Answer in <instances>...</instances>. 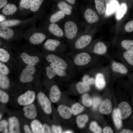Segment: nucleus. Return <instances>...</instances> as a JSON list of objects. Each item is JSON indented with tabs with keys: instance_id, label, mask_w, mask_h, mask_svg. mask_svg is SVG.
<instances>
[{
	"instance_id": "obj_19",
	"label": "nucleus",
	"mask_w": 133,
	"mask_h": 133,
	"mask_svg": "<svg viewBox=\"0 0 133 133\" xmlns=\"http://www.w3.org/2000/svg\"><path fill=\"white\" fill-rule=\"evenodd\" d=\"M20 57L23 61L28 65L34 66L39 61V58L37 56H31L25 52L21 53Z\"/></svg>"
},
{
	"instance_id": "obj_51",
	"label": "nucleus",
	"mask_w": 133,
	"mask_h": 133,
	"mask_svg": "<svg viewBox=\"0 0 133 133\" xmlns=\"http://www.w3.org/2000/svg\"><path fill=\"white\" fill-rule=\"evenodd\" d=\"M8 125L7 122L5 120H2L0 122V131H2L3 129L7 128Z\"/></svg>"
},
{
	"instance_id": "obj_31",
	"label": "nucleus",
	"mask_w": 133,
	"mask_h": 133,
	"mask_svg": "<svg viewBox=\"0 0 133 133\" xmlns=\"http://www.w3.org/2000/svg\"><path fill=\"white\" fill-rule=\"evenodd\" d=\"M127 9V6L126 3H122L117 10L116 17L117 20H119L122 18L126 14Z\"/></svg>"
},
{
	"instance_id": "obj_45",
	"label": "nucleus",
	"mask_w": 133,
	"mask_h": 133,
	"mask_svg": "<svg viewBox=\"0 0 133 133\" xmlns=\"http://www.w3.org/2000/svg\"><path fill=\"white\" fill-rule=\"evenodd\" d=\"M9 99V96L4 91L0 90V101L3 103H6L8 101Z\"/></svg>"
},
{
	"instance_id": "obj_3",
	"label": "nucleus",
	"mask_w": 133,
	"mask_h": 133,
	"mask_svg": "<svg viewBox=\"0 0 133 133\" xmlns=\"http://www.w3.org/2000/svg\"><path fill=\"white\" fill-rule=\"evenodd\" d=\"M43 17L38 16L33 17L25 19L19 18H6L0 22V27L5 26L11 27L24 28L36 23L41 20Z\"/></svg>"
},
{
	"instance_id": "obj_52",
	"label": "nucleus",
	"mask_w": 133,
	"mask_h": 133,
	"mask_svg": "<svg viewBox=\"0 0 133 133\" xmlns=\"http://www.w3.org/2000/svg\"><path fill=\"white\" fill-rule=\"evenodd\" d=\"M11 1H13L12 0H0V10Z\"/></svg>"
},
{
	"instance_id": "obj_28",
	"label": "nucleus",
	"mask_w": 133,
	"mask_h": 133,
	"mask_svg": "<svg viewBox=\"0 0 133 133\" xmlns=\"http://www.w3.org/2000/svg\"><path fill=\"white\" fill-rule=\"evenodd\" d=\"M95 85L98 89L103 88L106 85L104 76L103 74L98 73L96 75L95 81Z\"/></svg>"
},
{
	"instance_id": "obj_13",
	"label": "nucleus",
	"mask_w": 133,
	"mask_h": 133,
	"mask_svg": "<svg viewBox=\"0 0 133 133\" xmlns=\"http://www.w3.org/2000/svg\"><path fill=\"white\" fill-rule=\"evenodd\" d=\"M132 112V108L127 102L123 101L118 105L117 112L119 117L121 119L128 118L131 115Z\"/></svg>"
},
{
	"instance_id": "obj_12",
	"label": "nucleus",
	"mask_w": 133,
	"mask_h": 133,
	"mask_svg": "<svg viewBox=\"0 0 133 133\" xmlns=\"http://www.w3.org/2000/svg\"><path fill=\"white\" fill-rule=\"evenodd\" d=\"M38 101L43 110L46 114H49L52 112L50 102L46 95L41 92L39 93L37 95Z\"/></svg>"
},
{
	"instance_id": "obj_63",
	"label": "nucleus",
	"mask_w": 133,
	"mask_h": 133,
	"mask_svg": "<svg viewBox=\"0 0 133 133\" xmlns=\"http://www.w3.org/2000/svg\"><path fill=\"white\" fill-rule=\"evenodd\" d=\"M14 0L15 1H16V0Z\"/></svg>"
},
{
	"instance_id": "obj_55",
	"label": "nucleus",
	"mask_w": 133,
	"mask_h": 133,
	"mask_svg": "<svg viewBox=\"0 0 133 133\" xmlns=\"http://www.w3.org/2000/svg\"><path fill=\"white\" fill-rule=\"evenodd\" d=\"M103 132L104 133H112L113 132L112 129L109 127H104L103 130Z\"/></svg>"
},
{
	"instance_id": "obj_18",
	"label": "nucleus",
	"mask_w": 133,
	"mask_h": 133,
	"mask_svg": "<svg viewBox=\"0 0 133 133\" xmlns=\"http://www.w3.org/2000/svg\"><path fill=\"white\" fill-rule=\"evenodd\" d=\"M91 60V57L89 54L83 52L76 55L74 59V62L78 66H83L88 64Z\"/></svg>"
},
{
	"instance_id": "obj_26",
	"label": "nucleus",
	"mask_w": 133,
	"mask_h": 133,
	"mask_svg": "<svg viewBox=\"0 0 133 133\" xmlns=\"http://www.w3.org/2000/svg\"><path fill=\"white\" fill-rule=\"evenodd\" d=\"M120 6L116 0H113L106 7V15L108 16L112 14L118 10Z\"/></svg>"
},
{
	"instance_id": "obj_6",
	"label": "nucleus",
	"mask_w": 133,
	"mask_h": 133,
	"mask_svg": "<svg viewBox=\"0 0 133 133\" xmlns=\"http://www.w3.org/2000/svg\"><path fill=\"white\" fill-rule=\"evenodd\" d=\"M0 10V14L5 16L6 18H18L23 17L16 3L11 1Z\"/></svg>"
},
{
	"instance_id": "obj_15",
	"label": "nucleus",
	"mask_w": 133,
	"mask_h": 133,
	"mask_svg": "<svg viewBox=\"0 0 133 133\" xmlns=\"http://www.w3.org/2000/svg\"><path fill=\"white\" fill-rule=\"evenodd\" d=\"M83 15L85 21L90 24L96 23L99 20V17L97 13L90 8L86 9L84 11Z\"/></svg>"
},
{
	"instance_id": "obj_58",
	"label": "nucleus",
	"mask_w": 133,
	"mask_h": 133,
	"mask_svg": "<svg viewBox=\"0 0 133 133\" xmlns=\"http://www.w3.org/2000/svg\"><path fill=\"white\" fill-rule=\"evenodd\" d=\"M113 0H104V2L106 7Z\"/></svg>"
},
{
	"instance_id": "obj_47",
	"label": "nucleus",
	"mask_w": 133,
	"mask_h": 133,
	"mask_svg": "<svg viewBox=\"0 0 133 133\" xmlns=\"http://www.w3.org/2000/svg\"><path fill=\"white\" fill-rule=\"evenodd\" d=\"M0 73L5 75L8 74L10 72L8 67L2 62H0Z\"/></svg>"
},
{
	"instance_id": "obj_8",
	"label": "nucleus",
	"mask_w": 133,
	"mask_h": 133,
	"mask_svg": "<svg viewBox=\"0 0 133 133\" xmlns=\"http://www.w3.org/2000/svg\"><path fill=\"white\" fill-rule=\"evenodd\" d=\"M42 28L49 34L54 36L62 37L65 36L63 30L57 23H50L44 22Z\"/></svg>"
},
{
	"instance_id": "obj_7",
	"label": "nucleus",
	"mask_w": 133,
	"mask_h": 133,
	"mask_svg": "<svg viewBox=\"0 0 133 133\" xmlns=\"http://www.w3.org/2000/svg\"><path fill=\"white\" fill-rule=\"evenodd\" d=\"M23 31L17 28L8 27H0V37L3 39L9 40L16 36L23 34Z\"/></svg>"
},
{
	"instance_id": "obj_17",
	"label": "nucleus",
	"mask_w": 133,
	"mask_h": 133,
	"mask_svg": "<svg viewBox=\"0 0 133 133\" xmlns=\"http://www.w3.org/2000/svg\"><path fill=\"white\" fill-rule=\"evenodd\" d=\"M46 59L48 62L53 63L61 68L65 70L67 66L65 61L62 58L53 54H50L47 55Z\"/></svg>"
},
{
	"instance_id": "obj_49",
	"label": "nucleus",
	"mask_w": 133,
	"mask_h": 133,
	"mask_svg": "<svg viewBox=\"0 0 133 133\" xmlns=\"http://www.w3.org/2000/svg\"><path fill=\"white\" fill-rule=\"evenodd\" d=\"M101 101V99L98 97H96L94 98L93 101V107L94 109H96L100 103Z\"/></svg>"
},
{
	"instance_id": "obj_34",
	"label": "nucleus",
	"mask_w": 133,
	"mask_h": 133,
	"mask_svg": "<svg viewBox=\"0 0 133 133\" xmlns=\"http://www.w3.org/2000/svg\"><path fill=\"white\" fill-rule=\"evenodd\" d=\"M88 118L86 115H81L78 116L76 118V123L78 126L80 128H83L86 123L88 121Z\"/></svg>"
},
{
	"instance_id": "obj_37",
	"label": "nucleus",
	"mask_w": 133,
	"mask_h": 133,
	"mask_svg": "<svg viewBox=\"0 0 133 133\" xmlns=\"http://www.w3.org/2000/svg\"><path fill=\"white\" fill-rule=\"evenodd\" d=\"M77 89L79 93H82L89 91L90 89L89 85L83 82H80L76 85Z\"/></svg>"
},
{
	"instance_id": "obj_59",
	"label": "nucleus",
	"mask_w": 133,
	"mask_h": 133,
	"mask_svg": "<svg viewBox=\"0 0 133 133\" xmlns=\"http://www.w3.org/2000/svg\"><path fill=\"white\" fill-rule=\"evenodd\" d=\"M3 132L4 133H8L7 129L6 128L4 129L3 131Z\"/></svg>"
},
{
	"instance_id": "obj_40",
	"label": "nucleus",
	"mask_w": 133,
	"mask_h": 133,
	"mask_svg": "<svg viewBox=\"0 0 133 133\" xmlns=\"http://www.w3.org/2000/svg\"><path fill=\"white\" fill-rule=\"evenodd\" d=\"M123 55L127 62L133 66V51L127 50L124 53Z\"/></svg>"
},
{
	"instance_id": "obj_38",
	"label": "nucleus",
	"mask_w": 133,
	"mask_h": 133,
	"mask_svg": "<svg viewBox=\"0 0 133 133\" xmlns=\"http://www.w3.org/2000/svg\"><path fill=\"white\" fill-rule=\"evenodd\" d=\"M121 46L127 51H133V40H124L121 44Z\"/></svg>"
},
{
	"instance_id": "obj_50",
	"label": "nucleus",
	"mask_w": 133,
	"mask_h": 133,
	"mask_svg": "<svg viewBox=\"0 0 133 133\" xmlns=\"http://www.w3.org/2000/svg\"><path fill=\"white\" fill-rule=\"evenodd\" d=\"M52 130L53 133H60L62 132V129L59 126L53 125L52 126Z\"/></svg>"
},
{
	"instance_id": "obj_36",
	"label": "nucleus",
	"mask_w": 133,
	"mask_h": 133,
	"mask_svg": "<svg viewBox=\"0 0 133 133\" xmlns=\"http://www.w3.org/2000/svg\"><path fill=\"white\" fill-rule=\"evenodd\" d=\"M10 55L5 49L0 48V60L2 62L5 63L9 60Z\"/></svg>"
},
{
	"instance_id": "obj_61",
	"label": "nucleus",
	"mask_w": 133,
	"mask_h": 133,
	"mask_svg": "<svg viewBox=\"0 0 133 133\" xmlns=\"http://www.w3.org/2000/svg\"><path fill=\"white\" fill-rule=\"evenodd\" d=\"M2 115L1 114H0V119L2 117Z\"/></svg>"
},
{
	"instance_id": "obj_53",
	"label": "nucleus",
	"mask_w": 133,
	"mask_h": 133,
	"mask_svg": "<svg viewBox=\"0 0 133 133\" xmlns=\"http://www.w3.org/2000/svg\"><path fill=\"white\" fill-rule=\"evenodd\" d=\"M51 132L49 126L45 124L43 125L42 133H51Z\"/></svg>"
},
{
	"instance_id": "obj_32",
	"label": "nucleus",
	"mask_w": 133,
	"mask_h": 133,
	"mask_svg": "<svg viewBox=\"0 0 133 133\" xmlns=\"http://www.w3.org/2000/svg\"><path fill=\"white\" fill-rule=\"evenodd\" d=\"M95 7L98 14H103L105 10L104 0H94Z\"/></svg>"
},
{
	"instance_id": "obj_14",
	"label": "nucleus",
	"mask_w": 133,
	"mask_h": 133,
	"mask_svg": "<svg viewBox=\"0 0 133 133\" xmlns=\"http://www.w3.org/2000/svg\"><path fill=\"white\" fill-rule=\"evenodd\" d=\"M92 39V36L90 34H82L75 41L74 44V46L77 49H83L90 43Z\"/></svg>"
},
{
	"instance_id": "obj_4",
	"label": "nucleus",
	"mask_w": 133,
	"mask_h": 133,
	"mask_svg": "<svg viewBox=\"0 0 133 133\" xmlns=\"http://www.w3.org/2000/svg\"><path fill=\"white\" fill-rule=\"evenodd\" d=\"M52 0H33L30 8L33 16L43 17L48 9L52 6Z\"/></svg>"
},
{
	"instance_id": "obj_44",
	"label": "nucleus",
	"mask_w": 133,
	"mask_h": 133,
	"mask_svg": "<svg viewBox=\"0 0 133 133\" xmlns=\"http://www.w3.org/2000/svg\"><path fill=\"white\" fill-rule=\"evenodd\" d=\"M46 74L49 79L54 78L57 73L54 69L50 66H47L46 67Z\"/></svg>"
},
{
	"instance_id": "obj_27",
	"label": "nucleus",
	"mask_w": 133,
	"mask_h": 133,
	"mask_svg": "<svg viewBox=\"0 0 133 133\" xmlns=\"http://www.w3.org/2000/svg\"><path fill=\"white\" fill-rule=\"evenodd\" d=\"M112 70L115 72L122 74H126L128 70L126 66L122 64L115 62H113L112 64Z\"/></svg>"
},
{
	"instance_id": "obj_16",
	"label": "nucleus",
	"mask_w": 133,
	"mask_h": 133,
	"mask_svg": "<svg viewBox=\"0 0 133 133\" xmlns=\"http://www.w3.org/2000/svg\"><path fill=\"white\" fill-rule=\"evenodd\" d=\"M33 0H17L16 3L23 17L31 13L30 8Z\"/></svg>"
},
{
	"instance_id": "obj_11",
	"label": "nucleus",
	"mask_w": 133,
	"mask_h": 133,
	"mask_svg": "<svg viewBox=\"0 0 133 133\" xmlns=\"http://www.w3.org/2000/svg\"><path fill=\"white\" fill-rule=\"evenodd\" d=\"M35 96L34 91L28 90L18 97L17 101L20 105L25 106L32 103L35 100Z\"/></svg>"
},
{
	"instance_id": "obj_29",
	"label": "nucleus",
	"mask_w": 133,
	"mask_h": 133,
	"mask_svg": "<svg viewBox=\"0 0 133 133\" xmlns=\"http://www.w3.org/2000/svg\"><path fill=\"white\" fill-rule=\"evenodd\" d=\"M107 51V47L105 45L103 42H99L95 45L93 51L95 53L102 55L105 53Z\"/></svg>"
},
{
	"instance_id": "obj_1",
	"label": "nucleus",
	"mask_w": 133,
	"mask_h": 133,
	"mask_svg": "<svg viewBox=\"0 0 133 133\" xmlns=\"http://www.w3.org/2000/svg\"><path fill=\"white\" fill-rule=\"evenodd\" d=\"M35 23L33 24L24 33L23 35L27 37L29 42L33 45L42 43L46 39L48 34L43 28H38Z\"/></svg>"
},
{
	"instance_id": "obj_62",
	"label": "nucleus",
	"mask_w": 133,
	"mask_h": 133,
	"mask_svg": "<svg viewBox=\"0 0 133 133\" xmlns=\"http://www.w3.org/2000/svg\"><path fill=\"white\" fill-rule=\"evenodd\" d=\"M17 0H16V2H17Z\"/></svg>"
},
{
	"instance_id": "obj_56",
	"label": "nucleus",
	"mask_w": 133,
	"mask_h": 133,
	"mask_svg": "<svg viewBox=\"0 0 133 133\" xmlns=\"http://www.w3.org/2000/svg\"><path fill=\"white\" fill-rule=\"evenodd\" d=\"M24 130L25 133H32L29 126L27 125H25L24 127Z\"/></svg>"
},
{
	"instance_id": "obj_20",
	"label": "nucleus",
	"mask_w": 133,
	"mask_h": 133,
	"mask_svg": "<svg viewBox=\"0 0 133 133\" xmlns=\"http://www.w3.org/2000/svg\"><path fill=\"white\" fill-rule=\"evenodd\" d=\"M60 41L57 39L49 38L47 39L43 45L46 50L50 51H54L60 45Z\"/></svg>"
},
{
	"instance_id": "obj_35",
	"label": "nucleus",
	"mask_w": 133,
	"mask_h": 133,
	"mask_svg": "<svg viewBox=\"0 0 133 133\" xmlns=\"http://www.w3.org/2000/svg\"><path fill=\"white\" fill-rule=\"evenodd\" d=\"M10 82L9 79L6 75L0 73V86L3 89H7L9 87Z\"/></svg>"
},
{
	"instance_id": "obj_22",
	"label": "nucleus",
	"mask_w": 133,
	"mask_h": 133,
	"mask_svg": "<svg viewBox=\"0 0 133 133\" xmlns=\"http://www.w3.org/2000/svg\"><path fill=\"white\" fill-rule=\"evenodd\" d=\"M112 110V103L111 101L107 99L104 100L101 103L99 108L100 113L105 115L110 114Z\"/></svg>"
},
{
	"instance_id": "obj_46",
	"label": "nucleus",
	"mask_w": 133,
	"mask_h": 133,
	"mask_svg": "<svg viewBox=\"0 0 133 133\" xmlns=\"http://www.w3.org/2000/svg\"><path fill=\"white\" fill-rule=\"evenodd\" d=\"M83 82L89 85L93 84L95 82L93 78L90 77L87 75H86L83 77Z\"/></svg>"
},
{
	"instance_id": "obj_9",
	"label": "nucleus",
	"mask_w": 133,
	"mask_h": 133,
	"mask_svg": "<svg viewBox=\"0 0 133 133\" xmlns=\"http://www.w3.org/2000/svg\"><path fill=\"white\" fill-rule=\"evenodd\" d=\"M66 17L65 15L62 11L52 8L51 12L46 17L45 21L50 23H59Z\"/></svg>"
},
{
	"instance_id": "obj_43",
	"label": "nucleus",
	"mask_w": 133,
	"mask_h": 133,
	"mask_svg": "<svg viewBox=\"0 0 133 133\" xmlns=\"http://www.w3.org/2000/svg\"><path fill=\"white\" fill-rule=\"evenodd\" d=\"M89 128L93 132L96 133H100L102 132V129L95 121L92 122L90 124Z\"/></svg>"
},
{
	"instance_id": "obj_24",
	"label": "nucleus",
	"mask_w": 133,
	"mask_h": 133,
	"mask_svg": "<svg viewBox=\"0 0 133 133\" xmlns=\"http://www.w3.org/2000/svg\"><path fill=\"white\" fill-rule=\"evenodd\" d=\"M9 121L10 133H19V124L17 118L15 116L11 117L9 118Z\"/></svg>"
},
{
	"instance_id": "obj_42",
	"label": "nucleus",
	"mask_w": 133,
	"mask_h": 133,
	"mask_svg": "<svg viewBox=\"0 0 133 133\" xmlns=\"http://www.w3.org/2000/svg\"><path fill=\"white\" fill-rule=\"evenodd\" d=\"M50 66L54 69L57 75L60 76L62 77L66 75V73L64 70L55 64L51 63Z\"/></svg>"
},
{
	"instance_id": "obj_48",
	"label": "nucleus",
	"mask_w": 133,
	"mask_h": 133,
	"mask_svg": "<svg viewBox=\"0 0 133 133\" xmlns=\"http://www.w3.org/2000/svg\"><path fill=\"white\" fill-rule=\"evenodd\" d=\"M125 29L127 32H133V20L129 21L126 24L125 27Z\"/></svg>"
},
{
	"instance_id": "obj_39",
	"label": "nucleus",
	"mask_w": 133,
	"mask_h": 133,
	"mask_svg": "<svg viewBox=\"0 0 133 133\" xmlns=\"http://www.w3.org/2000/svg\"><path fill=\"white\" fill-rule=\"evenodd\" d=\"M84 109V107L79 103L74 104L72 106L71 109L72 113L75 115L81 113Z\"/></svg>"
},
{
	"instance_id": "obj_57",
	"label": "nucleus",
	"mask_w": 133,
	"mask_h": 133,
	"mask_svg": "<svg viewBox=\"0 0 133 133\" xmlns=\"http://www.w3.org/2000/svg\"><path fill=\"white\" fill-rule=\"evenodd\" d=\"M133 133V131L129 129H124L120 133Z\"/></svg>"
},
{
	"instance_id": "obj_33",
	"label": "nucleus",
	"mask_w": 133,
	"mask_h": 133,
	"mask_svg": "<svg viewBox=\"0 0 133 133\" xmlns=\"http://www.w3.org/2000/svg\"><path fill=\"white\" fill-rule=\"evenodd\" d=\"M113 118L115 124L118 129L121 128L122 125L121 118L119 117L117 112V109H115L113 113Z\"/></svg>"
},
{
	"instance_id": "obj_21",
	"label": "nucleus",
	"mask_w": 133,
	"mask_h": 133,
	"mask_svg": "<svg viewBox=\"0 0 133 133\" xmlns=\"http://www.w3.org/2000/svg\"><path fill=\"white\" fill-rule=\"evenodd\" d=\"M25 116L29 119H33L36 116L37 112L35 105L31 103L25 105L23 108Z\"/></svg>"
},
{
	"instance_id": "obj_41",
	"label": "nucleus",
	"mask_w": 133,
	"mask_h": 133,
	"mask_svg": "<svg viewBox=\"0 0 133 133\" xmlns=\"http://www.w3.org/2000/svg\"><path fill=\"white\" fill-rule=\"evenodd\" d=\"M82 102L85 106L87 107L90 106L93 104L92 99L89 95L87 94H85L83 96Z\"/></svg>"
},
{
	"instance_id": "obj_5",
	"label": "nucleus",
	"mask_w": 133,
	"mask_h": 133,
	"mask_svg": "<svg viewBox=\"0 0 133 133\" xmlns=\"http://www.w3.org/2000/svg\"><path fill=\"white\" fill-rule=\"evenodd\" d=\"M52 8L58 9L63 12L66 17H76L74 13L76 8L65 0H52Z\"/></svg>"
},
{
	"instance_id": "obj_30",
	"label": "nucleus",
	"mask_w": 133,
	"mask_h": 133,
	"mask_svg": "<svg viewBox=\"0 0 133 133\" xmlns=\"http://www.w3.org/2000/svg\"><path fill=\"white\" fill-rule=\"evenodd\" d=\"M31 126L33 133H42L43 125L38 120L35 119L31 123Z\"/></svg>"
},
{
	"instance_id": "obj_10",
	"label": "nucleus",
	"mask_w": 133,
	"mask_h": 133,
	"mask_svg": "<svg viewBox=\"0 0 133 133\" xmlns=\"http://www.w3.org/2000/svg\"><path fill=\"white\" fill-rule=\"evenodd\" d=\"M35 71L34 66L27 65L21 72L19 77L20 81L23 83L32 82L33 80V75Z\"/></svg>"
},
{
	"instance_id": "obj_23",
	"label": "nucleus",
	"mask_w": 133,
	"mask_h": 133,
	"mask_svg": "<svg viewBox=\"0 0 133 133\" xmlns=\"http://www.w3.org/2000/svg\"><path fill=\"white\" fill-rule=\"evenodd\" d=\"M61 92L58 87L54 85L51 87L50 92V98L51 101L55 103L58 101L60 99Z\"/></svg>"
},
{
	"instance_id": "obj_2",
	"label": "nucleus",
	"mask_w": 133,
	"mask_h": 133,
	"mask_svg": "<svg viewBox=\"0 0 133 133\" xmlns=\"http://www.w3.org/2000/svg\"><path fill=\"white\" fill-rule=\"evenodd\" d=\"M60 23L65 36L69 40L74 39L81 32V25L76 17H66Z\"/></svg>"
},
{
	"instance_id": "obj_60",
	"label": "nucleus",
	"mask_w": 133,
	"mask_h": 133,
	"mask_svg": "<svg viewBox=\"0 0 133 133\" xmlns=\"http://www.w3.org/2000/svg\"><path fill=\"white\" fill-rule=\"evenodd\" d=\"M65 132H65V133H72L71 132L69 131H66Z\"/></svg>"
},
{
	"instance_id": "obj_25",
	"label": "nucleus",
	"mask_w": 133,
	"mask_h": 133,
	"mask_svg": "<svg viewBox=\"0 0 133 133\" xmlns=\"http://www.w3.org/2000/svg\"><path fill=\"white\" fill-rule=\"evenodd\" d=\"M58 110L60 115L65 119L69 118L71 116L72 112L71 109L66 105H60L58 107Z\"/></svg>"
},
{
	"instance_id": "obj_54",
	"label": "nucleus",
	"mask_w": 133,
	"mask_h": 133,
	"mask_svg": "<svg viewBox=\"0 0 133 133\" xmlns=\"http://www.w3.org/2000/svg\"><path fill=\"white\" fill-rule=\"evenodd\" d=\"M68 3L76 8L78 5V0H65Z\"/></svg>"
}]
</instances>
